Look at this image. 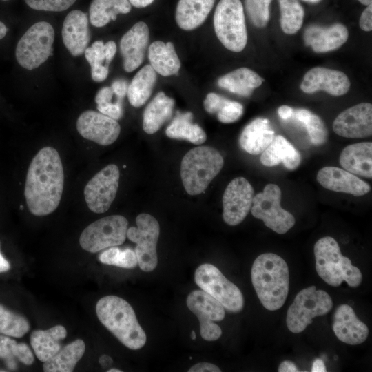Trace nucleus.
Instances as JSON below:
<instances>
[{
    "label": "nucleus",
    "mask_w": 372,
    "mask_h": 372,
    "mask_svg": "<svg viewBox=\"0 0 372 372\" xmlns=\"http://www.w3.org/2000/svg\"><path fill=\"white\" fill-rule=\"evenodd\" d=\"M63 185L64 172L59 152L50 146L41 148L32 158L26 176L24 196L29 211L37 216L54 211Z\"/></svg>",
    "instance_id": "1"
},
{
    "label": "nucleus",
    "mask_w": 372,
    "mask_h": 372,
    "mask_svg": "<svg viewBox=\"0 0 372 372\" xmlns=\"http://www.w3.org/2000/svg\"><path fill=\"white\" fill-rule=\"evenodd\" d=\"M251 282L262 306L276 311L285 304L289 286V268L285 260L273 253H265L254 260Z\"/></svg>",
    "instance_id": "2"
},
{
    "label": "nucleus",
    "mask_w": 372,
    "mask_h": 372,
    "mask_svg": "<svg viewBox=\"0 0 372 372\" xmlns=\"http://www.w3.org/2000/svg\"><path fill=\"white\" fill-rule=\"evenodd\" d=\"M96 313L100 322L126 347L137 350L145 344L146 334L133 308L124 299L103 297L96 303Z\"/></svg>",
    "instance_id": "3"
},
{
    "label": "nucleus",
    "mask_w": 372,
    "mask_h": 372,
    "mask_svg": "<svg viewBox=\"0 0 372 372\" xmlns=\"http://www.w3.org/2000/svg\"><path fill=\"white\" fill-rule=\"evenodd\" d=\"M313 251L316 271L329 285L338 287L344 281L351 287L360 285L362 280L360 270L342 254L338 243L333 237L320 238L314 245Z\"/></svg>",
    "instance_id": "4"
},
{
    "label": "nucleus",
    "mask_w": 372,
    "mask_h": 372,
    "mask_svg": "<svg viewBox=\"0 0 372 372\" xmlns=\"http://www.w3.org/2000/svg\"><path fill=\"white\" fill-rule=\"evenodd\" d=\"M224 165L220 153L210 146H199L189 150L180 164V176L189 195L203 192Z\"/></svg>",
    "instance_id": "5"
},
{
    "label": "nucleus",
    "mask_w": 372,
    "mask_h": 372,
    "mask_svg": "<svg viewBox=\"0 0 372 372\" xmlns=\"http://www.w3.org/2000/svg\"><path fill=\"white\" fill-rule=\"evenodd\" d=\"M216 34L229 50L239 52L247 45V32L240 0H220L214 15Z\"/></svg>",
    "instance_id": "6"
},
{
    "label": "nucleus",
    "mask_w": 372,
    "mask_h": 372,
    "mask_svg": "<svg viewBox=\"0 0 372 372\" xmlns=\"http://www.w3.org/2000/svg\"><path fill=\"white\" fill-rule=\"evenodd\" d=\"M333 307V301L328 293L317 290L316 286L302 289L289 306L286 324L293 333L302 332L313 319L328 313Z\"/></svg>",
    "instance_id": "7"
},
{
    "label": "nucleus",
    "mask_w": 372,
    "mask_h": 372,
    "mask_svg": "<svg viewBox=\"0 0 372 372\" xmlns=\"http://www.w3.org/2000/svg\"><path fill=\"white\" fill-rule=\"evenodd\" d=\"M54 30L46 21L32 25L19 41L16 59L25 69L32 70L40 66L52 54Z\"/></svg>",
    "instance_id": "8"
},
{
    "label": "nucleus",
    "mask_w": 372,
    "mask_h": 372,
    "mask_svg": "<svg viewBox=\"0 0 372 372\" xmlns=\"http://www.w3.org/2000/svg\"><path fill=\"white\" fill-rule=\"evenodd\" d=\"M194 280L202 290L218 301L228 311L238 313L242 310V292L214 265H200L195 271Z\"/></svg>",
    "instance_id": "9"
},
{
    "label": "nucleus",
    "mask_w": 372,
    "mask_h": 372,
    "mask_svg": "<svg viewBox=\"0 0 372 372\" xmlns=\"http://www.w3.org/2000/svg\"><path fill=\"white\" fill-rule=\"evenodd\" d=\"M128 221L123 216L112 215L89 225L79 238L81 247L90 253L122 245L127 238Z\"/></svg>",
    "instance_id": "10"
},
{
    "label": "nucleus",
    "mask_w": 372,
    "mask_h": 372,
    "mask_svg": "<svg viewBox=\"0 0 372 372\" xmlns=\"http://www.w3.org/2000/svg\"><path fill=\"white\" fill-rule=\"evenodd\" d=\"M281 195L277 185L268 184L262 192L254 196L251 208L253 216L279 234L287 232L296 223L293 214L280 206Z\"/></svg>",
    "instance_id": "11"
},
{
    "label": "nucleus",
    "mask_w": 372,
    "mask_h": 372,
    "mask_svg": "<svg viewBox=\"0 0 372 372\" xmlns=\"http://www.w3.org/2000/svg\"><path fill=\"white\" fill-rule=\"evenodd\" d=\"M136 227L127 230V238L134 242L135 254L140 269L145 272L155 269L158 264L156 245L160 234L159 224L149 214L142 213L136 218Z\"/></svg>",
    "instance_id": "12"
},
{
    "label": "nucleus",
    "mask_w": 372,
    "mask_h": 372,
    "mask_svg": "<svg viewBox=\"0 0 372 372\" xmlns=\"http://www.w3.org/2000/svg\"><path fill=\"white\" fill-rule=\"evenodd\" d=\"M119 178L118 167L110 164L88 181L84 188V197L92 211L102 214L109 209L117 193Z\"/></svg>",
    "instance_id": "13"
},
{
    "label": "nucleus",
    "mask_w": 372,
    "mask_h": 372,
    "mask_svg": "<svg viewBox=\"0 0 372 372\" xmlns=\"http://www.w3.org/2000/svg\"><path fill=\"white\" fill-rule=\"evenodd\" d=\"M187 306L198 318L200 335L207 341H215L222 335L221 328L214 323L224 319L225 308L203 290H194L187 298Z\"/></svg>",
    "instance_id": "14"
},
{
    "label": "nucleus",
    "mask_w": 372,
    "mask_h": 372,
    "mask_svg": "<svg viewBox=\"0 0 372 372\" xmlns=\"http://www.w3.org/2000/svg\"><path fill=\"white\" fill-rule=\"evenodd\" d=\"M254 190L244 177L234 178L227 186L223 196L224 221L235 226L242 223L251 210Z\"/></svg>",
    "instance_id": "15"
},
{
    "label": "nucleus",
    "mask_w": 372,
    "mask_h": 372,
    "mask_svg": "<svg viewBox=\"0 0 372 372\" xmlns=\"http://www.w3.org/2000/svg\"><path fill=\"white\" fill-rule=\"evenodd\" d=\"M76 130L84 138L103 146L115 142L121 132L116 120L93 110H86L80 114Z\"/></svg>",
    "instance_id": "16"
},
{
    "label": "nucleus",
    "mask_w": 372,
    "mask_h": 372,
    "mask_svg": "<svg viewBox=\"0 0 372 372\" xmlns=\"http://www.w3.org/2000/svg\"><path fill=\"white\" fill-rule=\"evenodd\" d=\"M333 130L338 135L360 138L372 134V105L361 103L346 109L334 120Z\"/></svg>",
    "instance_id": "17"
},
{
    "label": "nucleus",
    "mask_w": 372,
    "mask_h": 372,
    "mask_svg": "<svg viewBox=\"0 0 372 372\" xmlns=\"http://www.w3.org/2000/svg\"><path fill=\"white\" fill-rule=\"evenodd\" d=\"M351 86L348 76L342 72L323 67H315L304 76L301 90L307 94L324 91L333 96L345 94Z\"/></svg>",
    "instance_id": "18"
},
{
    "label": "nucleus",
    "mask_w": 372,
    "mask_h": 372,
    "mask_svg": "<svg viewBox=\"0 0 372 372\" xmlns=\"http://www.w3.org/2000/svg\"><path fill=\"white\" fill-rule=\"evenodd\" d=\"M147 25L143 21L135 23L121 38L120 51L123 68L127 72L138 68L143 61L149 42Z\"/></svg>",
    "instance_id": "19"
},
{
    "label": "nucleus",
    "mask_w": 372,
    "mask_h": 372,
    "mask_svg": "<svg viewBox=\"0 0 372 372\" xmlns=\"http://www.w3.org/2000/svg\"><path fill=\"white\" fill-rule=\"evenodd\" d=\"M332 327L338 339L350 345L363 343L369 335L368 327L360 320L353 308L347 304L336 308Z\"/></svg>",
    "instance_id": "20"
},
{
    "label": "nucleus",
    "mask_w": 372,
    "mask_h": 372,
    "mask_svg": "<svg viewBox=\"0 0 372 372\" xmlns=\"http://www.w3.org/2000/svg\"><path fill=\"white\" fill-rule=\"evenodd\" d=\"M316 178L323 187L334 192L360 196L371 190L367 183L347 170L336 167H324L320 169Z\"/></svg>",
    "instance_id": "21"
},
{
    "label": "nucleus",
    "mask_w": 372,
    "mask_h": 372,
    "mask_svg": "<svg viewBox=\"0 0 372 372\" xmlns=\"http://www.w3.org/2000/svg\"><path fill=\"white\" fill-rule=\"evenodd\" d=\"M62 39L72 56H77L84 53L90 40L88 19L85 13L79 10L69 12L63 23Z\"/></svg>",
    "instance_id": "22"
},
{
    "label": "nucleus",
    "mask_w": 372,
    "mask_h": 372,
    "mask_svg": "<svg viewBox=\"0 0 372 372\" xmlns=\"http://www.w3.org/2000/svg\"><path fill=\"white\" fill-rule=\"evenodd\" d=\"M349 32L342 23H334L329 27L311 25L304 33V41L318 53H324L341 47L348 39Z\"/></svg>",
    "instance_id": "23"
},
{
    "label": "nucleus",
    "mask_w": 372,
    "mask_h": 372,
    "mask_svg": "<svg viewBox=\"0 0 372 372\" xmlns=\"http://www.w3.org/2000/svg\"><path fill=\"white\" fill-rule=\"evenodd\" d=\"M275 132L268 119L257 118L243 129L239 143L242 149L252 155L262 154L271 144Z\"/></svg>",
    "instance_id": "24"
},
{
    "label": "nucleus",
    "mask_w": 372,
    "mask_h": 372,
    "mask_svg": "<svg viewBox=\"0 0 372 372\" xmlns=\"http://www.w3.org/2000/svg\"><path fill=\"white\" fill-rule=\"evenodd\" d=\"M340 164L345 170L368 178L372 177V143L362 142L344 147Z\"/></svg>",
    "instance_id": "25"
},
{
    "label": "nucleus",
    "mask_w": 372,
    "mask_h": 372,
    "mask_svg": "<svg viewBox=\"0 0 372 372\" xmlns=\"http://www.w3.org/2000/svg\"><path fill=\"white\" fill-rule=\"evenodd\" d=\"M260 162L267 167L278 165L282 163L288 169L294 170L300 164L301 156L285 137L277 135L262 153Z\"/></svg>",
    "instance_id": "26"
},
{
    "label": "nucleus",
    "mask_w": 372,
    "mask_h": 372,
    "mask_svg": "<svg viewBox=\"0 0 372 372\" xmlns=\"http://www.w3.org/2000/svg\"><path fill=\"white\" fill-rule=\"evenodd\" d=\"M66 335L65 328L60 324L47 330L34 331L30 335V344L37 358L42 362L50 359L61 349V340Z\"/></svg>",
    "instance_id": "27"
},
{
    "label": "nucleus",
    "mask_w": 372,
    "mask_h": 372,
    "mask_svg": "<svg viewBox=\"0 0 372 372\" xmlns=\"http://www.w3.org/2000/svg\"><path fill=\"white\" fill-rule=\"evenodd\" d=\"M215 0H179L175 17L178 25L185 30L200 26L211 10Z\"/></svg>",
    "instance_id": "28"
},
{
    "label": "nucleus",
    "mask_w": 372,
    "mask_h": 372,
    "mask_svg": "<svg viewBox=\"0 0 372 372\" xmlns=\"http://www.w3.org/2000/svg\"><path fill=\"white\" fill-rule=\"evenodd\" d=\"M150 65L156 73L168 76L178 74L180 62L172 42L156 41L148 49Z\"/></svg>",
    "instance_id": "29"
},
{
    "label": "nucleus",
    "mask_w": 372,
    "mask_h": 372,
    "mask_svg": "<svg viewBox=\"0 0 372 372\" xmlns=\"http://www.w3.org/2000/svg\"><path fill=\"white\" fill-rule=\"evenodd\" d=\"M174 100L164 92L158 93L146 107L143 128L149 134L156 132L168 121L173 113Z\"/></svg>",
    "instance_id": "30"
},
{
    "label": "nucleus",
    "mask_w": 372,
    "mask_h": 372,
    "mask_svg": "<svg viewBox=\"0 0 372 372\" xmlns=\"http://www.w3.org/2000/svg\"><path fill=\"white\" fill-rule=\"evenodd\" d=\"M116 52V43L110 41L103 43L102 41H96L91 47H87L84 52L85 59L91 67L92 79L96 82L103 81L108 75V68Z\"/></svg>",
    "instance_id": "31"
},
{
    "label": "nucleus",
    "mask_w": 372,
    "mask_h": 372,
    "mask_svg": "<svg viewBox=\"0 0 372 372\" xmlns=\"http://www.w3.org/2000/svg\"><path fill=\"white\" fill-rule=\"evenodd\" d=\"M263 81L264 79L254 71L247 68H240L220 77L218 85L232 93L248 96Z\"/></svg>",
    "instance_id": "32"
},
{
    "label": "nucleus",
    "mask_w": 372,
    "mask_h": 372,
    "mask_svg": "<svg viewBox=\"0 0 372 372\" xmlns=\"http://www.w3.org/2000/svg\"><path fill=\"white\" fill-rule=\"evenodd\" d=\"M85 344L81 339H76L61 349L50 359L43 362L45 372H72L83 355Z\"/></svg>",
    "instance_id": "33"
},
{
    "label": "nucleus",
    "mask_w": 372,
    "mask_h": 372,
    "mask_svg": "<svg viewBox=\"0 0 372 372\" xmlns=\"http://www.w3.org/2000/svg\"><path fill=\"white\" fill-rule=\"evenodd\" d=\"M156 81V72L150 65L142 68L134 76L127 88L130 103L139 107L144 105L152 94Z\"/></svg>",
    "instance_id": "34"
},
{
    "label": "nucleus",
    "mask_w": 372,
    "mask_h": 372,
    "mask_svg": "<svg viewBox=\"0 0 372 372\" xmlns=\"http://www.w3.org/2000/svg\"><path fill=\"white\" fill-rule=\"evenodd\" d=\"M130 10L128 0H92L89 10L90 22L95 27H103L115 21L118 14H127Z\"/></svg>",
    "instance_id": "35"
},
{
    "label": "nucleus",
    "mask_w": 372,
    "mask_h": 372,
    "mask_svg": "<svg viewBox=\"0 0 372 372\" xmlns=\"http://www.w3.org/2000/svg\"><path fill=\"white\" fill-rule=\"evenodd\" d=\"M192 114H178L167 127L165 133L170 138L184 139L195 145L203 143L207 138L205 131L196 123H193Z\"/></svg>",
    "instance_id": "36"
},
{
    "label": "nucleus",
    "mask_w": 372,
    "mask_h": 372,
    "mask_svg": "<svg viewBox=\"0 0 372 372\" xmlns=\"http://www.w3.org/2000/svg\"><path fill=\"white\" fill-rule=\"evenodd\" d=\"M203 105L208 113L216 114L218 121L223 123L236 121L243 113V107L240 103L213 92L207 95Z\"/></svg>",
    "instance_id": "37"
},
{
    "label": "nucleus",
    "mask_w": 372,
    "mask_h": 372,
    "mask_svg": "<svg viewBox=\"0 0 372 372\" xmlns=\"http://www.w3.org/2000/svg\"><path fill=\"white\" fill-rule=\"evenodd\" d=\"M0 359L10 370L17 368V360L25 365L34 362V357L30 347L25 343H17L9 336L0 335Z\"/></svg>",
    "instance_id": "38"
},
{
    "label": "nucleus",
    "mask_w": 372,
    "mask_h": 372,
    "mask_svg": "<svg viewBox=\"0 0 372 372\" xmlns=\"http://www.w3.org/2000/svg\"><path fill=\"white\" fill-rule=\"evenodd\" d=\"M280 23L282 31L288 34L296 33L302 27L304 11L298 0H279Z\"/></svg>",
    "instance_id": "39"
},
{
    "label": "nucleus",
    "mask_w": 372,
    "mask_h": 372,
    "mask_svg": "<svg viewBox=\"0 0 372 372\" xmlns=\"http://www.w3.org/2000/svg\"><path fill=\"white\" fill-rule=\"evenodd\" d=\"M30 330V324L21 315L16 313L0 304V334L21 338Z\"/></svg>",
    "instance_id": "40"
},
{
    "label": "nucleus",
    "mask_w": 372,
    "mask_h": 372,
    "mask_svg": "<svg viewBox=\"0 0 372 372\" xmlns=\"http://www.w3.org/2000/svg\"><path fill=\"white\" fill-rule=\"evenodd\" d=\"M99 261L105 265H114L122 268L132 269L138 264L135 251L130 248L121 249L111 247L101 253Z\"/></svg>",
    "instance_id": "41"
},
{
    "label": "nucleus",
    "mask_w": 372,
    "mask_h": 372,
    "mask_svg": "<svg viewBox=\"0 0 372 372\" xmlns=\"http://www.w3.org/2000/svg\"><path fill=\"white\" fill-rule=\"evenodd\" d=\"M271 2V0H245L246 12L256 27L264 28L267 25Z\"/></svg>",
    "instance_id": "42"
},
{
    "label": "nucleus",
    "mask_w": 372,
    "mask_h": 372,
    "mask_svg": "<svg viewBox=\"0 0 372 372\" xmlns=\"http://www.w3.org/2000/svg\"><path fill=\"white\" fill-rule=\"evenodd\" d=\"M304 125L313 144L319 145L325 143L327 138V130L318 116L311 114Z\"/></svg>",
    "instance_id": "43"
},
{
    "label": "nucleus",
    "mask_w": 372,
    "mask_h": 372,
    "mask_svg": "<svg viewBox=\"0 0 372 372\" xmlns=\"http://www.w3.org/2000/svg\"><path fill=\"white\" fill-rule=\"evenodd\" d=\"M25 1L34 10L61 12L72 6L76 0H25Z\"/></svg>",
    "instance_id": "44"
},
{
    "label": "nucleus",
    "mask_w": 372,
    "mask_h": 372,
    "mask_svg": "<svg viewBox=\"0 0 372 372\" xmlns=\"http://www.w3.org/2000/svg\"><path fill=\"white\" fill-rule=\"evenodd\" d=\"M99 112L115 120L120 119L123 116V107L121 100L116 103L97 105Z\"/></svg>",
    "instance_id": "45"
},
{
    "label": "nucleus",
    "mask_w": 372,
    "mask_h": 372,
    "mask_svg": "<svg viewBox=\"0 0 372 372\" xmlns=\"http://www.w3.org/2000/svg\"><path fill=\"white\" fill-rule=\"evenodd\" d=\"M359 25L360 28L366 32L372 30V5L369 4L362 12L360 20Z\"/></svg>",
    "instance_id": "46"
},
{
    "label": "nucleus",
    "mask_w": 372,
    "mask_h": 372,
    "mask_svg": "<svg viewBox=\"0 0 372 372\" xmlns=\"http://www.w3.org/2000/svg\"><path fill=\"white\" fill-rule=\"evenodd\" d=\"M111 87H104L99 90L95 96V102L97 105L110 103L114 95Z\"/></svg>",
    "instance_id": "47"
},
{
    "label": "nucleus",
    "mask_w": 372,
    "mask_h": 372,
    "mask_svg": "<svg viewBox=\"0 0 372 372\" xmlns=\"http://www.w3.org/2000/svg\"><path fill=\"white\" fill-rule=\"evenodd\" d=\"M221 370L216 365L208 363V362H200L192 366L188 372H220Z\"/></svg>",
    "instance_id": "48"
},
{
    "label": "nucleus",
    "mask_w": 372,
    "mask_h": 372,
    "mask_svg": "<svg viewBox=\"0 0 372 372\" xmlns=\"http://www.w3.org/2000/svg\"><path fill=\"white\" fill-rule=\"evenodd\" d=\"M114 94L118 99L123 98L127 93V84L124 80H116L113 82L111 86Z\"/></svg>",
    "instance_id": "49"
},
{
    "label": "nucleus",
    "mask_w": 372,
    "mask_h": 372,
    "mask_svg": "<svg viewBox=\"0 0 372 372\" xmlns=\"http://www.w3.org/2000/svg\"><path fill=\"white\" fill-rule=\"evenodd\" d=\"M278 371L279 372H297L300 371L296 364L289 360H285L282 362Z\"/></svg>",
    "instance_id": "50"
},
{
    "label": "nucleus",
    "mask_w": 372,
    "mask_h": 372,
    "mask_svg": "<svg viewBox=\"0 0 372 372\" xmlns=\"http://www.w3.org/2000/svg\"><path fill=\"white\" fill-rule=\"evenodd\" d=\"M278 113L281 118L287 120L292 117L293 110L288 105H282L278 109Z\"/></svg>",
    "instance_id": "51"
},
{
    "label": "nucleus",
    "mask_w": 372,
    "mask_h": 372,
    "mask_svg": "<svg viewBox=\"0 0 372 372\" xmlns=\"http://www.w3.org/2000/svg\"><path fill=\"white\" fill-rule=\"evenodd\" d=\"M311 114L308 110L298 109L296 110V116L297 119L304 125L309 119Z\"/></svg>",
    "instance_id": "52"
},
{
    "label": "nucleus",
    "mask_w": 372,
    "mask_h": 372,
    "mask_svg": "<svg viewBox=\"0 0 372 372\" xmlns=\"http://www.w3.org/2000/svg\"><path fill=\"white\" fill-rule=\"evenodd\" d=\"M312 372H326V366L324 361L321 358H316L314 360L312 367Z\"/></svg>",
    "instance_id": "53"
},
{
    "label": "nucleus",
    "mask_w": 372,
    "mask_h": 372,
    "mask_svg": "<svg viewBox=\"0 0 372 372\" xmlns=\"http://www.w3.org/2000/svg\"><path fill=\"white\" fill-rule=\"evenodd\" d=\"M136 8H145L150 5L154 0H128Z\"/></svg>",
    "instance_id": "54"
},
{
    "label": "nucleus",
    "mask_w": 372,
    "mask_h": 372,
    "mask_svg": "<svg viewBox=\"0 0 372 372\" xmlns=\"http://www.w3.org/2000/svg\"><path fill=\"white\" fill-rule=\"evenodd\" d=\"M10 268L9 262L3 256L0 252V273L6 272Z\"/></svg>",
    "instance_id": "55"
},
{
    "label": "nucleus",
    "mask_w": 372,
    "mask_h": 372,
    "mask_svg": "<svg viewBox=\"0 0 372 372\" xmlns=\"http://www.w3.org/2000/svg\"><path fill=\"white\" fill-rule=\"evenodd\" d=\"M99 362L102 367L105 368L107 366L110 365L113 361L110 356L107 355H102L99 358Z\"/></svg>",
    "instance_id": "56"
},
{
    "label": "nucleus",
    "mask_w": 372,
    "mask_h": 372,
    "mask_svg": "<svg viewBox=\"0 0 372 372\" xmlns=\"http://www.w3.org/2000/svg\"><path fill=\"white\" fill-rule=\"evenodd\" d=\"M7 31L8 28L5 24L0 21V39H3L6 36Z\"/></svg>",
    "instance_id": "57"
},
{
    "label": "nucleus",
    "mask_w": 372,
    "mask_h": 372,
    "mask_svg": "<svg viewBox=\"0 0 372 372\" xmlns=\"http://www.w3.org/2000/svg\"><path fill=\"white\" fill-rule=\"evenodd\" d=\"M362 4L365 6H369V4H371L372 0H358Z\"/></svg>",
    "instance_id": "58"
},
{
    "label": "nucleus",
    "mask_w": 372,
    "mask_h": 372,
    "mask_svg": "<svg viewBox=\"0 0 372 372\" xmlns=\"http://www.w3.org/2000/svg\"><path fill=\"white\" fill-rule=\"evenodd\" d=\"M122 371L118 369H110L107 370V372H121Z\"/></svg>",
    "instance_id": "59"
},
{
    "label": "nucleus",
    "mask_w": 372,
    "mask_h": 372,
    "mask_svg": "<svg viewBox=\"0 0 372 372\" xmlns=\"http://www.w3.org/2000/svg\"><path fill=\"white\" fill-rule=\"evenodd\" d=\"M303 1H307V2H309V3H318V2L320 1L321 0H303Z\"/></svg>",
    "instance_id": "60"
},
{
    "label": "nucleus",
    "mask_w": 372,
    "mask_h": 372,
    "mask_svg": "<svg viewBox=\"0 0 372 372\" xmlns=\"http://www.w3.org/2000/svg\"><path fill=\"white\" fill-rule=\"evenodd\" d=\"M191 338H192V340H195V339H196V333H195V331H192Z\"/></svg>",
    "instance_id": "61"
},
{
    "label": "nucleus",
    "mask_w": 372,
    "mask_h": 372,
    "mask_svg": "<svg viewBox=\"0 0 372 372\" xmlns=\"http://www.w3.org/2000/svg\"><path fill=\"white\" fill-rule=\"evenodd\" d=\"M2 1H8V0H2Z\"/></svg>",
    "instance_id": "62"
}]
</instances>
